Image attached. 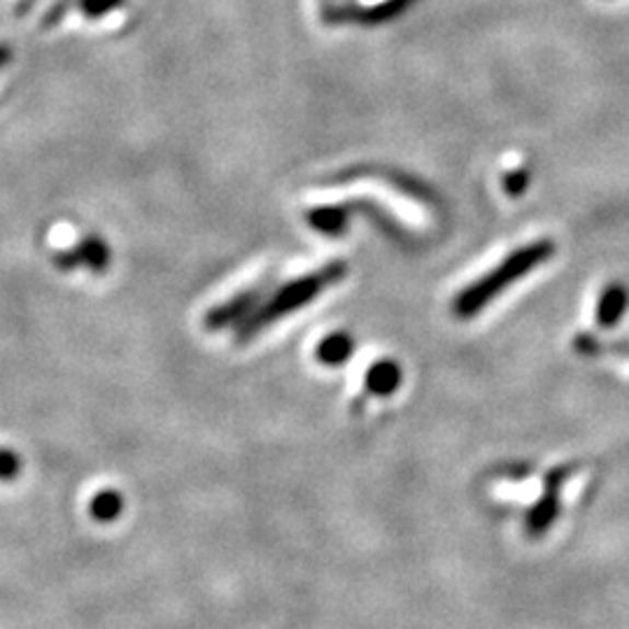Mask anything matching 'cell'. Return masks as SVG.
Returning a JSON list of instances; mask_svg holds the SVG:
<instances>
[{
  "instance_id": "obj_1",
  "label": "cell",
  "mask_w": 629,
  "mask_h": 629,
  "mask_svg": "<svg viewBox=\"0 0 629 629\" xmlns=\"http://www.w3.org/2000/svg\"><path fill=\"white\" fill-rule=\"evenodd\" d=\"M555 255V245L550 241H534L525 247H520L503 259L499 266H494L490 273L474 280L466 290H462L455 296L453 311L457 317H474L482 308H488L490 301L503 294L509 287L517 280H523L538 266L546 264Z\"/></svg>"
},
{
  "instance_id": "obj_2",
  "label": "cell",
  "mask_w": 629,
  "mask_h": 629,
  "mask_svg": "<svg viewBox=\"0 0 629 629\" xmlns=\"http://www.w3.org/2000/svg\"><path fill=\"white\" fill-rule=\"evenodd\" d=\"M346 276H348V266L343 261H334V264H327L325 268H319V271L315 273H308L299 280L282 284L259 311H255L247 317V322H241V331H238L241 343H247L252 336H257L266 327L276 325L280 317L303 308L305 303L317 299L322 292L327 290V287L336 284L338 280H343Z\"/></svg>"
},
{
  "instance_id": "obj_3",
  "label": "cell",
  "mask_w": 629,
  "mask_h": 629,
  "mask_svg": "<svg viewBox=\"0 0 629 629\" xmlns=\"http://www.w3.org/2000/svg\"><path fill=\"white\" fill-rule=\"evenodd\" d=\"M264 299L261 287H252V290L233 296L231 301L218 305L210 315H208V327L210 329H224L229 325H236L241 317H249L257 311V303Z\"/></svg>"
},
{
  "instance_id": "obj_4",
  "label": "cell",
  "mask_w": 629,
  "mask_h": 629,
  "mask_svg": "<svg viewBox=\"0 0 629 629\" xmlns=\"http://www.w3.org/2000/svg\"><path fill=\"white\" fill-rule=\"evenodd\" d=\"M557 515H560V501H557V480H555V485L550 480L544 497L538 499L527 513V534L532 538L544 536L557 520Z\"/></svg>"
},
{
  "instance_id": "obj_5",
  "label": "cell",
  "mask_w": 629,
  "mask_h": 629,
  "mask_svg": "<svg viewBox=\"0 0 629 629\" xmlns=\"http://www.w3.org/2000/svg\"><path fill=\"white\" fill-rule=\"evenodd\" d=\"M57 261L63 268H78V264L92 268V271H105V266L110 264V249L105 247V243H101L98 238H89L84 243H80L73 252H68V255H59Z\"/></svg>"
},
{
  "instance_id": "obj_6",
  "label": "cell",
  "mask_w": 629,
  "mask_h": 629,
  "mask_svg": "<svg viewBox=\"0 0 629 629\" xmlns=\"http://www.w3.org/2000/svg\"><path fill=\"white\" fill-rule=\"evenodd\" d=\"M627 303H629V292L625 290V284H620V282L608 284L599 296V303H597L599 327H604V329L616 327L627 311Z\"/></svg>"
},
{
  "instance_id": "obj_7",
  "label": "cell",
  "mask_w": 629,
  "mask_h": 629,
  "mask_svg": "<svg viewBox=\"0 0 629 629\" xmlns=\"http://www.w3.org/2000/svg\"><path fill=\"white\" fill-rule=\"evenodd\" d=\"M401 385V369L399 364L389 362H377L366 371V387L371 394H377V397H389V394Z\"/></svg>"
},
{
  "instance_id": "obj_8",
  "label": "cell",
  "mask_w": 629,
  "mask_h": 629,
  "mask_svg": "<svg viewBox=\"0 0 629 629\" xmlns=\"http://www.w3.org/2000/svg\"><path fill=\"white\" fill-rule=\"evenodd\" d=\"M352 338L346 334H334L329 338L322 340V346L317 348V357L322 364H331L338 366L343 364L346 359L352 354Z\"/></svg>"
},
{
  "instance_id": "obj_9",
  "label": "cell",
  "mask_w": 629,
  "mask_h": 629,
  "mask_svg": "<svg viewBox=\"0 0 629 629\" xmlns=\"http://www.w3.org/2000/svg\"><path fill=\"white\" fill-rule=\"evenodd\" d=\"M124 511V499L115 490L98 492L92 501V515L101 523H110V520L119 517Z\"/></svg>"
},
{
  "instance_id": "obj_10",
  "label": "cell",
  "mask_w": 629,
  "mask_h": 629,
  "mask_svg": "<svg viewBox=\"0 0 629 629\" xmlns=\"http://www.w3.org/2000/svg\"><path fill=\"white\" fill-rule=\"evenodd\" d=\"M20 471H22L20 455L8 451V447H0V480H12L20 476Z\"/></svg>"
},
{
  "instance_id": "obj_11",
  "label": "cell",
  "mask_w": 629,
  "mask_h": 629,
  "mask_svg": "<svg viewBox=\"0 0 629 629\" xmlns=\"http://www.w3.org/2000/svg\"><path fill=\"white\" fill-rule=\"evenodd\" d=\"M527 185H529V175L523 168H515L506 177H503V187H506V191L511 196H523Z\"/></svg>"
},
{
  "instance_id": "obj_12",
  "label": "cell",
  "mask_w": 629,
  "mask_h": 629,
  "mask_svg": "<svg viewBox=\"0 0 629 629\" xmlns=\"http://www.w3.org/2000/svg\"><path fill=\"white\" fill-rule=\"evenodd\" d=\"M121 3V0H82V10L84 14H92V16H98V14H105L107 10H113Z\"/></svg>"
},
{
  "instance_id": "obj_13",
  "label": "cell",
  "mask_w": 629,
  "mask_h": 629,
  "mask_svg": "<svg viewBox=\"0 0 629 629\" xmlns=\"http://www.w3.org/2000/svg\"><path fill=\"white\" fill-rule=\"evenodd\" d=\"M10 59V51H8V47H0V68L5 66V61Z\"/></svg>"
},
{
  "instance_id": "obj_14",
  "label": "cell",
  "mask_w": 629,
  "mask_h": 629,
  "mask_svg": "<svg viewBox=\"0 0 629 629\" xmlns=\"http://www.w3.org/2000/svg\"><path fill=\"white\" fill-rule=\"evenodd\" d=\"M329 3H331V0H322V5H325V8H329Z\"/></svg>"
}]
</instances>
